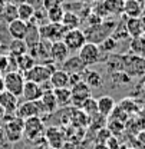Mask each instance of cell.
I'll use <instances>...</instances> for the list:
<instances>
[{
    "label": "cell",
    "mask_w": 145,
    "mask_h": 149,
    "mask_svg": "<svg viewBox=\"0 0 145 149\" xmlns=\"http://www.w3.org/2000/svg\"><path fill=\"white\" fill-rule=\"evenodd\" d=\"M45 135V123L42 120V118L39 116H32L25 119L23 123V138H26L27 141H35L36 142L39 138H42Z\"/></svg>",
    "instance_id": "3957f363"
},
{
    "label": "cell",
    "mask_w": 145,
    "mask_h": 149,
    "mask_svg": "<svg viewBox=\"0 0 145 149\" xmlns=\"http://www.w3.org/2000/svg\"><path fill=\"white\" fill-rule=\"evenodd\" d=\"M135 143H137L135 148L145 149V129L139 130V132L137 133V136H135Z\"/></svg>",
    "instance_id": "f35d334b"
},
{
    "label": "cell",
    "mask_w": 145,
    "mask_h": 149,
    "mask_svg": "<svg viewBox=\"0 0 145 149\" xmlns=\"http://www.w3.org/2000/svg\"><path fill=\"white\" fill-rule=\"evenodd\" d=\"M63 3H65V0H42V9H45L48 12L50 9L63 6Z\"/></svg>",
    "instance_id": "74e56055"
},
{
    "label": "cell",
    "mask_w": 145,
    "mask_h": 149,
    "mask_svg": "<svg viewBox=\"0 0 145 149\" xmlns=\"http://www.w3.org/2000/svg\"><path fill=\"white\" fill-rule=\"evenodd\" d=\"M128 149H138V148H135V146H134V148H128Z\"/></svg>",
    "instance_id": "c3c4849f"
},
{
    "label": "cell",
    "mask_w": 145,
    "mask_h": 149,
    "mask_svg": "<svg viewBox=\"0 0 145 149\" xmlns=\"http://www.w3.org/2000/svg\"><path fill=\"white\" fill-rule=\"evenodd\" d=\"M39 30H40L42 39L49 40V42L62 40L68 32V29L62 23H45V24L39 26Z\"/></svg>",
    "instance_id": "8992f818"
},
{
    "label": "cell",
    "mask_w": 145,
    "mask_h": 149,
    "mask_svg": "<svg viewBox=\"0 0 145 149\" xmlns=\"http://www.w3.org/2000/svg\"><path fill=\"white\" fill-rule=\"evenodd\" d=\"M0 106L6 115H13L19 108V97L7 91H3L0 93Z\"/></svg>",
    "instance_id": "5bb4252c"
},
{
    "label": "cell",
    "mask_w": 145,
    "mask_h": 149,
    "mask_svg": "<svg viewBox=\"0 0 145 149\" xmlns=\"http://www.w3.org/2000/svg\"><path fill=\"white\" fill-rule=\"evenodd\" d=\"M78 1H81V3H83V4H92V3L96 1V0H78Z\"/></svg>",
    "instance_id": "ee69618b"
},
{
    "label": "cell",
    "mask_w": 145,
    "mask_h": 149,
    "mask_svg": "<svg viewBox=\"0 0 145 149\" xmlns=\"http://www.w3.org/2000/svg\"><path fill=\"white\" fill-rule=\"evenodd\" d=\"M98 46H99L101 52L111 53V52H113V50L116 49V46H118V40H116L113 36H108L106 39H104V40H102Z\"/></svg>",
    "instance_id": "836d02e7"
},
{
    "label": "cell",
    "mask_w": 145,
    "mask_h": 149,
    "mask_svg": "<svg viewBox=\"0 0 145 149\" xmlns=\"http://www.w3.org/2000/svg\"><path fill=\"white\" fill-rule=\"evenodd\" d=\"M27 50L29 47L23 39H12V42L9 43V53L13 56H22L27 53Z\"/></svg>",
    "instance_id": "83f0119b"
},
{
    "label": "cell",
    "mask_w": 145,
    "mask_h": 149,
    "mask_svg": "<svg viewBox=\"0 0 145 149\" xmlns=\"http://www.w3.org/2000/svg\"><path fill=\"white\" fill-rule=\"evenodd\" d=\"M131 52L137 56L144 55L145 53V37L144 36L132 37V42H131Z\"/></svg>",
    "instance_id": "1f68e13d"
},
{
    "label": "cell",
    "mask_w": 145,
    "mask_h": 149,
    "mask_svg": "<svg viewBox=\"0 0 145 149\" xmlns=\"http://www.w3.org/2000/svg\"><path fill=\"white\" fill-rule=\"evenodd\" d=\"M96 103H98V113H101V115H104V116H106V118L112 113V111H113L115 106H116L113 97H111L108 95H104V96H101L99 99H96Z\"/></svg>",
    "instance_id": "ffe728a7"
},
{
    "label": "cell",
    "mask_w": 145,
    "mask_h": 149,
    "mask_svg": "<svg viewBox=\"0 0 145 149\" xmlns=\"http://www.w3.org/2000/svg\"><path fill=\"white\" fill-rule=\"evenodd\" d=\"M53 95L56 97L57 106H69L72 103V93H71V88H57L53 89Z\"/></svg>",
    "instance_id": "cb8c5ba5"
},
{
    "label": "cell",
    "mask_w": 145,
    "mask_h": 149,
    "mask_svg": "<svg viewBox=\"0 0 145 149\" xmlns=\"http://www.w3.org/2000/svg\"><path fill=\"white\" fill-rule=\"evenodd\" d=\"M91 12L95 13V15H98L99 17H102V19H105L106 16H109L106 9H105L104 0H96V1H93L91 4Z\"/></svg>",
    "instance_id": "d590c367"
},
{
    "label": "cell",
    "mask_w": 145,
    "mask_h": 149,
    "mask_svg": "<svg viewBox=\"0 0 145 149\" xmlns=\"http://www.w3.org/2000/svg\"><path fill=\"white\" fill-rule=\"evenodd\" d=\"M50 43L45 39H42L39 43H36L35 46H30L27 53L32 56L35 60H39V63H48L52 62L50 59Z\"/></svg>",
    "instance_id": "30bf717a"
},
{
    "label": "cell",
    "mask_w": 145,
    "mask_h": 149,
    "mask_svg": "<svg viewBox=\"0 0 145 149\" xmlns=\"http://www.w3.org/2000/svg\"><path fill=\"white\" fill-rule=\"evenodd\" d=\"M106 146L109 149H119V142L116 141V138L112 135L111 138L108 139V142H106Z\"/></svg>",
    "instance_id": "ab89813d"
},
{
    "label": "cell",
    "mask_w": 145,
    "mask_h": 149,
    "mask_svg": "<svg viewBox=\"0 0 145 149\" xmlns=\"http://www.w3.org/2000/svg\"><path fill=\"white\" fill-rule=\"evenodd\" d=\"M0 47H1V39H0Z\"/></svg>",
    "instance_id": "681fc988"
},
{
    "label": "cell",
    "mask_w": 145,
    "mask_h": 149,
    "mask_svg": "<svg viewBox=\"0 0 145 149\" xmlns=\"http://www.w3.org/2000/svg\"><path fill=\"white\" fill-rule=\"evenodd\" d=\"M46 15H48V22L49 23H62V19H63V15H65V9H63V6L55 7V9L48 10Z\"/></svg>",
    "instance_id": "d6a6232c"
},
{
    "label": "cell",
    "mask_w": 145,
    "mask_h": 149,
    "mask_svg": "<svg viewBox=\"0 0 145 149\" xmlns=\"http://www.w3.org/2000/svg\"><path fill=\"white\" fill-rule=\"evenodd\" d=\"M125 27L131 37H138L144 35V26L141 17H125Z\"/></svg>",
    "instance_id": "d6986e66"
},
{
    "label": "cell",
    "mask_w": 145,
    "mask_h": 149,
    "mask_svg": "<svg viewBox=\"0 0 145 149\" xmlns=\"http://www.w3.org/2000/svg\"><path fill=\"white\" fill-rule=\"evenodd\" d=\"M62 69L69 74H73V73L82 74L86 70V66H85V63L81 60L79 56L73 55V56H69V57L62 63Z\"/></svg>",
    "instance_id": "9a60e30c"
},
{
    "label": "cell",
    "mask_w": 145,
    "mask_h": 149,
    "mask_svg": "<svg viewBox=\"0 0 145 149\" xmlns=\"http://www.w3.org/2000/svg\"><path fill=\"white\" fill-rule=\"evenodd\" d=\"M81 16L76 15L75 12H71V10H65V15H63V19H62V24L71 30V29H78L79 24H81Z\"/></svg>",
    "instance_id": "4316f807"
},
{
    "label": "cell",
    "mask_w": 145,
    "mask_h": 149,
    "mask_svg": "<svg viewBox=\"0 0 145 149\" xmlns=\"http://www.w3.org/2000/svg\"><path fill=\"white\" fill-rule=\"evenodd\" d=\"M1 19L6 22V23H10L13 20L18 19V4H13V3H6L3 12H1Z\"/></svg>",
    "instance_id": "4dcf8cb0"
},
{
    "label": "cell",
    "mask_w": 145,
    "mask_h": 149,
    "mask_svg": "<svg viewBox=\"0 0 145 149\" xmlns=\"http://www.w3.org/2000/svg\"><path fill=\"white\" fill-rule=\"evenodd\" d=\"M23 123L25 119L19 118L18 115L9 120H6V126H4V133H6V139L10 142H18L23 138Z\"/></svg>",
    "instance_id": "9c48e42d"
},
{
    "label": "cell",
    "mask_w": 145,
    "mask_h": 149,
    "mask_svg": "<svg viewBox=\"0 0 145 149\" xmlns=\"http://www.w3.org/2000/svg\"><path fill=\"white\" fill-rule=\"evenodd\" d=\"M16 62H18V70L19 72H22V73L27 72L29 69H32V68L36 65V60L29 55V53H25V55H22V56H18V57H16Z\"/></svg>",
    "instance_id": "f1b7e54d"
},
{
    "label": "cell",
    "mask_w": 145,
    "mask_h": 149,
    "mask_svg": "<svg viewBox=\"0 0 145 149\" xmlns=\"http://www.w3.org/2000/svg\"><path fill=\"white\" fill-rule=\"evenodd\" d=\"M111 136H112V133H111V130L106 126L96 130V141H98V143H106Z\"/></svg>",
    "instance_id": "8d00e7d4"
},
{
    "label": "cell",
    "mask_w": 145,
    "mask_h": 149,
    "mask_svg": "<svg viewBox=\"0 0 145 149\" xmlns=\"http://www.w3.org/2000/svg\"><path fill=\"white\" fill-rule=\"evenodd\" d=\"M122 65L129 76H141L145 73V57L142 56H122Z\"/></svg>",
    "instance_id": "52a82bcc"
},
{
    "label": "cell",
    "mask_w": 145,
    "mask_h": 149,
    "mask_svg": "<svg viewBox=\"0 0 145 149\" xmlns=\"http://www.w3.org/2000/svg\"><path fill=\"white\" fill-rule=\"evenodd\" d=\"M4 91V80H3V76L0 74V93Z\"/></svg>",
    "instance_id": "7bdbcfd3"
},
{
    "label": "cell",
    "mask_w": 145,
    "mask_h": 149,
    "mask_svg": "<svg viewBox=\"0 0 145 149\" xmlns=\"http://www.w3.org/2000/svg\"><path fill=\"white\" fill-rule=\"evenodd\" d=\"M56 70V65L53 62H48V63H36L32 69H29L27 72H25V80H30L39 85H43L46 82H49L50 76Z\"/></svg>",
    "instance_id": "6da1fadb"
},
{
    "label": "cell",
    "mask_w": 145,
    "mask_h": 149,
    "mask_svg": "<svg viewBox=\"0 0 145 149\" xmlns=\"http://www.w3.org/2000/svg\"><path fill=\"white\" fill-rule=\"evenodd\" d=\"M3 80H4V91L13 93L18 97L22 96L23 86H25V76L22 72H19V70L7 72L3 76Z\"/></svg>",
    "instance_id": "277c9868"
},
{
    "label": "cell",
    "mask_w": 145,
    "mask_h": 149,
    "mask_svg": "<svg viewBox=\"0 0 145 149\" xmlns=\"http://www.w3.org/2000/svg\"><path fill=\"white\" fill-rule=\"evenodd\" d=\"M23 1H26V3H29V4H32V6H35L36 4V1L42 6V0H23Z\"/></svg>",
    "instance_id": "60d3db41"
},
{
    "label": "cell",
    "mask_w": 145,
    "mask_h": 149,
    "mask_svg": "<svg viewBox=\"0 0 145 149\" xmlns=\"http://www.w3.org/2000/svg\"><path fill=\"white\" fill-rule=\"evenodd\" d=\"M91 92H92L91 88L83 80H81L79 83H76L75 86L71 88V93H72V103L71 105H73L78 109H81V106L83 105V102L88 97H91Z\"/></svg>",
    "instance_id": "8fae6325"
},
{
    "label": "cell",
    "mask_w": 145,
    "mask_h": 149,
    "mask_svg": "<svg viewBox=\"0 0 145 149\" xmlns=\"http://www.w3.org/2000/svg\"><path fill=\"white\" fill-rule=\"evenodd\" d=\"M62 40H63V43L68 46L69 52H78V50L86 43V36H85V32L78 27V29L68 30Z\"/></svg>",
    "instance_id": "ba28073f"
},
{
    "label": "cell",
    "mask_w": 145,
    "mask_h": 149,
    "mask_svg": "<svg viewBox=\"0 0 145 149\" xmlns=\"http://www.w3.org/2000/svg\"><path fill=\"white\" fill-rule=\"evenodd\" d=\"M45 135H46V141H49L50 146L53 149H60L62 148V143H63V139H62V135L57 128H49L48 130H45Z\"/></svg>",
    "instance_id": "484cf974"
},
{
    "label": "cell",
    "mask_w": 145,
    "mask_h": 149,
    "mask_svg": "<svg viewBox=\"0 0 145 149\" xmlns=\"http://www.w3.org/2000/svg\"><path fill=\"white\" fill-rule=\"evenodd\" d=\"M69 56L71 52L68 46L63 43V40H56L50 43V59L55 65H62Z\"/></svg>",
    "instance_id": "7c38bea8"
},
{
    "label": "cell",
    "mask_w": 145,
    "mask_h": 149,
    "mask_svg": "<svg viewBox=\"0 0 145 149\" xmlns=\"http://www.w3.org/2000/svg\"><path fill=\"white\" fill-rule=\"evenodd\" d=\"M43 95V86L30 82V80H25V86H23V92H22V97L27 102H35L39 100Z\"/></svg>",
    "instance_id": "4fadbf2b"
},
{
    "label": "cell",
    "mask_w": 145,
    "mask_h": 149,
    "mask_svg": "<svg viewBox=\"0 0 145 149\" xmlns=\"http://www.w3.org/2000/svg\"><path fill=\"white\" fill-rule=\"evenodd\" d=\"M7 32L12 39H25L26 32H27V23L20 19H16L7 23Z\"/></svg>",
    "instance_id": "2e32d148"
},
{
    "label": "cell",
    "mask_w": 145,
    "mask_h": 149,
    "mask_svg": "<svg viewBox=\"0 0 145 149\" xmlns=\"http://www.w3.org/2000/svg\"><path fill=\"white\" fill-rule=\"evenodd\" d=\"M101 49L96 43L92 42H86L79 50H78V56L81 57V60L85 63V66H92L98 62H101Z\"/></svg>",
    "instance_id": "5b68a950"
},
{
    "label": "cell",
    "mask_w": 145,
    "mask_h": 149,
    "mask_svg": "<svg viewBox=\"0 0 145 149\" xmlns=\"http://www.w3.org/2000/svg\"><path fill=\"white\" fill-rule=\"evenodd\" d=\"M81 111L83 112V113H86L88 116H92V115H95V113H98V103H96V99H93V97H88L85 102H83V105L81 106Z\"/></svg>",
    "instance_id": "e575fe53"
},
{
    "label": "cell",
    "mask_w": 145,
    "mask_h": 149,
    "mask_svg": "<svg viewBox=\"0 0 145 149\" xmlns=\"http://www.w3.org/2000/svg\"><path fill=\"white\" fill-rule=\"evenodd\" d=\"M125 17H141L142 16V3L137 0H125L124 12Z\"/></svg>",
    "instance_id": "7402d4cb"
},
{
    "label": "cell",
    "mask_w": 145,
    "mask_h": 149,
    "mask_svg": "<svg viewBox=\"0 0 145 149\" xmlns=\"http://www.w3.org/2000/svg\"><path fill=\"white\" fill-rule=\"evenodd\" d=\"M142 15H144V16H145V1H144V3H142Z\"/></svg>",
    "instance_id": "bcb514c9"
},
{
    "label": "cell",
    "mask_w": 145,
    "mask_h": 149,
    "mask_svg": "<svg viewBox=\"0 0 145 149\" xmlns=\"http://www.w3.org/2000/svg\"><path fill=\"white\" fill-rule=\"evenodd\" d=\"M40 100H42L45 109H46V112H48L49 115L55 113V112L57 111V108H59V106H57V102H56V97H55V95H53V89L43 91V95H42Z\"/></svg>",
    "instance_id": "603a6c76"
},
{
    "label": "cell",
    "mask_w": 145,
    "mask_h": 149,
    "mask_svg": "<svg viewBox=\"0 0 145 149\" xmlns=\"http://www.w3.org/2000/svg\"><path fill=\"white\" fill-rule=\"evenodd\" d=\"M4 116H6V113H4V111H3V108L0 106V120L4 119Z\"/></svg>",
    "instance_id": "f6af8a7d"
},
{
    "label": "cell",
    "mask_w": 145,
    "mask_h": 149,
    "mask_svg": "<svg viewBox=\"0 0 145 149\" xmlns=\"http://www.w3.org/2000/svg\"><path fill=\"white\" fill-rule=\"evenodd\" d=\"M82 80L91 88V89H99L104 86V77L98 70H89L86 69L82 73Z\"/></svg>",
    "instance_id": "e0dca14e"
},
{
    "label": "cell",
    "mask_w": 145,
    "mask_h": 149,
    "mask_svg": "<svg viewBox=\"0 0 145 149\" xmlns=\"http://www.w3.org/2000/svg\"><path fill=\"white\" fill-rule=\"evenodd\" d=\"M125 0H104L108 15H122Z\"/></svg>",
    "instance_id": "f546056e"
},
{
    "label": "cell",
    "mask_w": 145,
    "mask_h": 149,
    "mask_svg": "<svg viewBox=\"0 0 145 149\" xmlns=\"http://www.w3.org/2000/svg\"><path fill=\"white\" fill-rule=\"evenodd\" d=\"M115 26H116V22H113V20H104L98 26L86 27L83 30L85 32V36H86V42H92V43L99 45L104 39H106L108 36L112 35Z\"/></svg>",
    "instance_id": "7a4b0ae2"
},
{
    "label": "cell",
    "mask_w": 145,
    "mask_h": 149,
    "mask_svg": "<svg viewBox=\"0 0 145 149\" xmlns=\"http://www.w3.org/2000/svg\"><path fill=\"white\" fill-rule=\"evenodd\" d=\"M137 1H139V3H144L145 0H137Z\"/></svg>",
    "instance_id": "7dc6e473"
},
{
    "label": "cell",
    "mask_w": 145,
    "mask_h": 149,
    "mask_svg": "<svg viewBox=\"0 0 145 149\" xmlns=\"http://www.w3.org/2000/svg\"><path fill=\"white\" fill-rule=\"evenodd\" d=\"M35 12H36L35 6H32V4H29L26 1H22L20 4H18V19L26 22V23H29L33 19Z\"/></svg>",
    "instance_id": "d4e9b609"
},
{
    "label": "cell",
    "mask_w": 145,
    "mask_h": 149,
    "mask_svg": "<svg viewBox=\"0 0 145 149\" xmlns=\"http://www.w3.org/2000/svg\"><path fill=\"white\" fill-rule=\"evenodd\" d=\"M93 149H109V148L106 146V143H96Z\"/></svg>",
    "instance_id": "b9f144b4"
},
{
    "label": "cell",
    "mask_w": 145,
    "mask_h": 149,
    "mask_svg": "<svg viewBox=\"0 0 145 149\" xmlns=\"http://www.w3.org/2000/svg\"><path fill=\"white\" fill-rule=\"evenodd\" d=\"M49 83L53 89L57 88H69V73H66L63 69H56L50 79H49Z\"/></svg>",
    "instance_id": "ac0fdd59"
},
{
    "label": "cell",
    "mask_w": 145,
    "mask_h": 149,
    "mask_svg": "<svg viewBox=\"0 0 145 149\" xmlns=\"http://www.w3.org/2000/svg\"><path fill=\"white\" fill-rule=\"evenodd\" d=\"M27 45V47L30 46H35L36 43H39L42 40L40 36V30H39V26H37L35 22H29L27 23V32H26V36L23 39Z\"/></svg>",
    "instance_id": "44dd1931"
}]
</instances>
